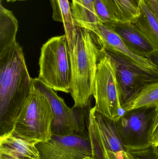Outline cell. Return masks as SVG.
Returning <instances> with one entry per match:
<instances>
[{
    "instance_id": "cell-20",
    "label": "cell",
    "mask_w": 158,
    "mask_h": 159,
    "mask_svg": "<svg viewBox=\"0 0 158 159\" xmlns=\"http://www.w3.org/2000/svg\"><path fill=\"white\" fill-rule=\"evenodd\" d=\"M134 159H158V147L149 145L144 147L127 148Z\"/></svg>"
},
{
    "instance_id": "cell-10",
    "label": "cell",
    "mask_w": 158,
    "mask_h": 159,
    "mask_svg": "<svg viewBox=\"0 0 158 159\" xmlns=\"http://www.w3.org/2000/svg\"><path fill=\"white\" fill-rule=\"evenodd\" d=\"M92 31L102 50H111L121 53L142 67L153 70L158 71L157 67L146 58L138 56L132 51L121 37L101 21L84 27Z\"/></svg>"
},
{
    "instance_id": "cell-23",
    "label": "cell",
    "mask_w": 158,
    "mask_h": 159,
    "mask_svg": "<svg viewBox=\"0 0 158 159\" xmlns=\"http://www.w3.org/2000/svg\"><path fill=\"white\" fill-rule=\"evenodd\" d=\"M147 5L152 9L158 20V7L153 0H144Z\"/></svg>"
},
{
    "instance_id": "cell-26",
    "label": "cell",
    "mask_w": 158,
    "mask_h": 159,
    "mask_svg": "<svg viewBox=\"0 0 158 159\" xmlns=\"http://www.w3.org/2000/svg\"><path fill=\"white\" fill-rule=\"evenodd\" d=\"M7 2H15L16 1H27V0H6Z\"/></svg>"
},
{
    "instance_id": "cell-24",
    "label": "cell",
    "mask_w": 158,
    "mask_h": 159,
    "mask_svg": "<svg viewBox=\"0 0 158 159\" xmlns=\"http://www.w3.org/2000/svg\"><path fill=\"white\" fill-rule=\"evenodd\" d=\"M147 59L157 66L158 70V52L155 51L153 52Z\"/></svg>"
},
{
    "instance_id": "cell-16",
    "label": "cell",
    "mask_w": 158,
    "mask_h": 159,
    "mask_svg": "<svg viewBox=\"0 0 158 159\" xmlns=\"http://www.w3.org/2000/svg\"><path fill=\"white\" fill-rule=\"evenodd\" d=\"M71 14L76 23L83 27L99 22L95 10V0H71Z\"/></svg>"
},
{
    "instance_id": "cell-18",
    "label": "cell",
    "mask_w": 158,
    "mask_h": 159,
    "mask_svg": "<svg viewBox=\"0 0 158 159\" xmlns=\"http://www.w3.org/2000/svg\"><path fill=\"white\" fill-rule=\"evenodd\" d=\"M53 9V18L62 22L65 31L75 29L77 23L73 18L68 0H50Z\"/></svg>"
},
{
    "instance_id": "cell-17",
    "label": "cell",
    "mask_w": 158,
    "mask_h": 159,
    "mask_svg": "<svg viewBox=\"0 0 158 159\" xmlns=\"http://www.w3.org/2000/svg\"><path fill=\"white\" fill-rule=\"evenodd\" d=\"M158 105V82L145 87L130 102L123 107L125 112L142 107H153Z\"/></svg>"
},
{
    "instance_id": "cell-29",
    "label": "cell",
    "mask_w": 158,
    "mask_h": 159,
    "mask_svg": "<svg viewBox=\"0 0 158 159\" xmlns=\"http://www.w3.org/2000/svg\"></svg>"
},
{
    "instance_id": "cell-11",
    "label": "cell",
    "mask_w": 158,
    "mask_h": 159,
    "mask_svg": "<svg viewBox=\"0 0 158 159\" xmlns=\"http://www.w3.org/2000/svg\"><path fill=\"white\" fill-rule=\"evenodd\" d=\"M104 24L117 34L130 49L138 56L147 58L156 51L134 23L114 21Z\"/></svg>"
},
{
    "instance_id": "cell-2",
    "label": "cell",
    "mask_w": 158,
    "mask_h": 159,
    "mask_svg": "<svg viewBox=\"0 0 158 159\" xmlns=\"http://www.w3.org/2000/svg\"><path fill=\"white\" fill-rule=\"evenodd\" d=\"M71 62L70 94L74 107L84 108L93 95L97 64L101 55L94 33L77 24L75 29L65 32Z\"/></svg>"
},
{
    "instance_id": "cell-22",
    "label": "cell",
    "mask_w": 158,
    "mask_h": 159,
    "mask_svg": "<svg viewBox=\"0 0 158 159\" xmlns=\"http://www.w3.org/2000/svg\"><path fill=\"white\" fill-rule=\"evenodd\" d=\"M103 151L104 156L106 159H134L132 155L128 152L127 149L119 153L109 152L105 151L104 149Z\"/></svg>"
},
{
    "instance_id": "cell-28",
    "label": "cell",
    "mask_w": 158,
    "mask_h": 159,
    "mask_svg": "<svg viewBox=\"0 0 158 159\" xmlns=\"http://www.w3.org/2000/svg\"><path fill=\"white\" fill-rule=\"evenodd\" d=\"M153 1H154L155 3L156 4V5L158 7V0H153Z\"/></svg>"
},
{
    "instance_id": "cell-9",
    "label": "cell",
    "mask_w": 158,
    "mask_h": 159,
    "mask_svg": "<svg viewBox=\"0 0 158 159\" xmlns=\"http://www.w3.org/2000/svg\"><path fill=\"white\" fill-rule=\"evenodd\" d=\"M156 107L126 111L115 121L117 129L126 148L144 147L150 145L149 135Z\"/></svg>"
},
{
    "instance_id": "cell-19",
    "label": "cell",
    "mask_w": 158,
    "mask_h": 159,
    "mask_svg": "<svg viewBox=\"0 0 158 159\" xmlns=\"http://www.w3.org/2000/svg\"><path fill=\"white\" fill-rule=\"evenodd\" d=\"M88 132L92 147V157L94 159H106L100 139L92 121L88 119Z\"/></svg>"
},
{
    "instance_id": "cell-1",
    "label": "cell",
    "mask_w": 158,
    "mask_h": 159,
    "mask_svg": "<svg viewBox=\"0 0 158 159\" xmlns=\"http://www.w3.org/2000/svg\"><path fill=\"white\" fill-rule=\"evenodd\" d=\"M16 42L0 54V137L12 134L34 87Z\"/></svg>"
},
{
    "instance_id": "cell-7",
    "label": "cell",
    "mask_w": 158,
    "mask_h": 159,
    "mask_svg": "<svg viewBox=\"0 0 158 159\" xmlns=\"http://www.w3.org/2000/svg\"><path fill=\"white\" fill-rule=\"evenodd\" d=\"M33 87L46 97L54 115L52 125L53 135H68L88 131L86 129L84 108H70L65 101L52 88L38 78L32 79Z\"/></svg>"
},
{
    "instance_id": "cell-4",
    "label": "cell",
    "mask_w": 158,
    "mask_h": 159,
    "mask_svg": "<svg viewBox=\"0 0 158 159\" xmlns=\"http://www.w3.org/2000/svg\"><path fill=\"white\" fill-rule=\"evenodd\" d=\"M39 78L56 91L70 93L71 62L66 34L52 37L42 47Z\"/></svg>"
},
{
    "instance_id": "cell-3",
    "label": "cell",
    "mask_w": 158,
    "mask_h": 159,
    "mask_svg": "<svg viewBox=\"0 0 158 159\" xmlns=\"http://www.w3.org/2000/svg\"><path fill=\"white\" fill-rule=\"evenodd\" d=\"M53 118L49 101L34 88L17 119L12 135L35 144L46 142L53 136Z\"/></svg>"
},
{
    "instance_id": "cell-21",
    "label": "cell",
    "mask_w": 158,
    "mask_h": 159,
    "mask_svg": "<svg viewBox=\"0 0 158 159\" xmlns=\"http://www.w3.org/2000/svg\"><path fill=\"white\" fill-rule=\"evenodd\" d=\"M149 144L158 146V105L156 107L149 135Z\"/></svg>"
},
{
    "instance_id": "cell-27",
    "label": "cell",
    "mask_w": 158,
    "mask_h": 159,
    "mask_svg": "<svg viewBox=\"0 0 158 159\" xmlns=\"http://www.w3.org/2000/svg\"><path fill=\"white\" fill-rule=\"evenodd\" d=\"M81 159H94L92 157H86L84 158Z\"/></svg>"
},
{
    "instance_id": "cell-13",
    "label": "cell",
    "mask_w": 158,
    "mask_h": 159,
    "mask_svg": "<svg viewBox=\"0 0 158 159\" xmlns=\"http://www.w3.org/2000/svg\"><path fill=\"white\" fill-rule=\"evenodd\" d=\"M140 14L134 23L141 34L158 52V20L152 9L144 0H141Z\"/></svg>"
},
{
    "instance_id": "cell-5",
    "label": "cell",
    "mask_w": 158,
    "mask_h": 159,
    "mask_svg": "<svg viewBox=\"0 0 158 159\" xmlns=\"http://www.w3.org/2000/svg\"><path fill=\"white\" fill-rule=\"evenodd\" d=\"M95 80L94 107L107 117L117 120L125 113L122 106L118 84L113 63L108 55L101 50Z\"/></svg>"
},
{
    "instance_id": "cell-25",
    "label": "cell",
    "mask_w": 158,
    "mask_h": 159,
    "mask_svg": "<svg viewBox=\"0 0 158 159\" xmlns=\"http://www.w3.org/2000/svg\"><path fill=\"white\" fill-rule=\"evenodd\" d=\"M130 2L132 3L133 5H134L135 7L139 8V5H140V2L141 0H130Z\"/></svg>"
},
{
    "instance_id": "cell-12",
    "label": "cell",
    "mask_w": 158,
    "mask_h": 159,
    "mask_svg": "<svg viewBox=\"0 0 158 159\" xmlns=\"http://www.w3.org/2000/svg\"><path fill=\"white\" fill-rule=\"evenodd\" d=\"M35 144L12 134L0 137V159H39Z\"/></svg>"
},
{
    "instance_id": "cell-14",
    "label": "cell",
    "mask_w": 158,
    "mask_h": 159,
    "mask_svg": "<svg viewBox=\"0 0 158 159\" xmlns=\"http://www.w3.org/2000/svg\"><path fill=\"white\" fill-rule=\"evenodd\" d=\"M18 21L12 11L0 5V54L3 53L16 41Z\"/></svg>"
},
{
    "instance_id": "cell-8",
    "label": "cell",
    "mask_w": 158,
    "mask_h": 159,
    "mask_svg": "<svg viewBox=\"0 0 158 159\" xmlns=\"http://www.w3.org/2000/svg\"><path fill=\"white\" fill-rule=\"evenodd\" d=\"M39 159H81L92 157L89 132L68 135H53L50 140L35 144Z\"/></svg>"
},
{
    "instance_id": "cell-15",
    "label": "cell",
    "mask_w": 158,
    "mask_h": 159,
    "mask_svg": "<svg viewBox=\"0 0 158 159\" xmlns=\"http://www.w3.org/2000/svg\"><path fill=\"white\" fill-rule=\"evenodd\" d=\"M111 18L115 21L132 22L140 14V9L130 0H101Z\"/></svg>"
},
{
    "instance_id": "cell-6",
    "label": "cell",
    "mask_w": 158,
    "mask_h": 159,
    "mask_svg": "<svg viewBox=\"0 0 158 159\" xmlns=\"http://www.w3.org/2000/svg\"><path fill=\"white\" fill-rule=\"evenodd\" d=\"M102 50L108 55L113 63L122 107L131 101L145 87L158 82V71L144 68L118 52Z\"/></svg>"
}]
</instances>
